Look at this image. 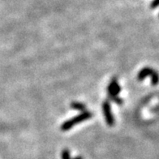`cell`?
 <instances>
[{"label":"cell","instance_id":"5b68a950","mask_svg":"<svg viewBox=\"0 0 159 159\" xmlns=\"http://www.w3.org/2000/svg\"><path fill=\"white\" fill-rule=\"evenodd\" d=\"M70 107H71V109L80 111V112H84V111H87L85 105L84 103L80 102H72L70 105Z\"/></svg>","mask_w":159,"mask_h":159},{"label":"cell","instance_id":"8992f818","mask_svg":"<svg viewBox=\"0 0 159 159\" xmlns=\"http://www.w3.org/2000/svg\"><path fill=\"white\" fill-rule=\"evenodd\" d=\"M61 158L62 159H83L81 156H78V157H75V158H71V154H70V151L68 149H65L62 151L61 153Z\"/></svg>","mask_w":159,"mask_h":159},{"label":"cell","instance_id":"7a4b0ae2","mask_svg":"<svg viewBox=\"0 0 159 159\" xmlns=\"http://www.w3.org/2000/svg\"><path fill=\"white\" fill-rule=\"evenodd\" d=\"M121 92V87L118 83L116 78H113L110 82L109 85L107 87V93L108 97L111 101H113L118 105H122L124 103V100L119 98V93Z\"/></svg>","mask_w":159,"mask_h":159},{"label":"cell","instance_id":"3957f363","mask_svg":"<svg viewBox=\"0 0 159 159\" xmlns=\"http://www.w3.org/2000/svg\"><path fill=\"white\" fill-rule=\"evenodd\" d=\"M147 76L151 77V84L153 85H157L158 83V75H157V71L149 67H144L139 71L138 75H137V80L140 81H142Z\"/></svg>","mask_w":159,"mask_h":159},{"label":"cell","instance_id":"52a82bcc","mask_svg":"<svg viewBox=\"0 0 159 159\" xmlns=\"http://www.w3.org/2000/svg\"><path fill=\"white\" fill-rule=\"evenodd\" d=\"M158 7V0H153L150 4L151 9H156Z\"/></svg>","mask_w":159,"mask_h":159},{"label":"cell","instance_id":"6da1fadb","mask_svg":"<svg viewBox=\"0 0 159 159\" xmlns=\"http://www.w3.org/2000/svg\"><path fill=\"white\" fill-rule=\"evenodd\" d=\"M93 117L92 112H90L89 111H84V112H81L80 115H76L75 117H72L71 119H68V120H66L64 123L62 124L60 127L61 131L63 132H67L68 130L71 129L73 128L74 126H75L76 124H80L82 122L86 121L88 119H91Z\"/></svg>","mask_w":159,"mask_h":159},{"label":"cell","instance_id":"277c9868","mask_svg":"<svg viewBox=\"0 0 159 159\" xmlns=\"http://www.w3.org/2000/svg\"><path fill=\"white\" fill-rule=\"evenodd\" d=\"M102 107L103 115H104L105 119H106V122H107V125H109L110 127H113L115 124V117H114L113 114L111 112V103H110L109 101H104L102 102Z\"/></svg>","mask_w":159,"mask_h":159}]
</instances>
